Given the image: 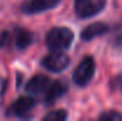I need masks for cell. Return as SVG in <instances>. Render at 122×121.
<instances>
[{
  "instance_id": "1",
  "label": "cell",
  "mask_w": 122,
  "mask_h": 121,
  "mask_svg": "<svg viewBox=\"0 0 122 121\" xmlns=\"http://www.w3.org/2000/svg\"><path fill=\"white\" fill-rule=\"evenodd\" d=\"M75 39V33L65 26L52 27L45 38V44L50 51H65L71 47Z\"/></svg>"
},
{
  "instance_id": "2",
  "label": "cell",
  "mask_w": 122,
  "mask_h": 121,
  "mask_svg": "<svg viewBox=\"0 0 122 121\" xmlns=\"http://www.w3.org/2000/svg\"><path fill=\"white\" fill-rule=\"evenodd\" d=\"M95 70H96V64H95L94 57L92 56L83 57V59L78 63V65L75 68L72 73L74 83L80 88L86 87L94 79Z\"/></svg>"
},
{
  "instance_id": "3",
  "label": "cell",
  "mask_w": 122,
  "mask_h": 121,
  "mask_svg": "<svg viewBox=\"0 0 122 121\" xmlns=\"http://www.w3.org/2000/svg\"><path fill=\"white\" fill-rule=\"evenodd\" d=\"M107 5V0H75V13L81 19L92 18L100 14Z\"/></svg>"
},
{
  "instance_id": "4",
  "label": "cell",
  "mask_w": 122,
  "mask_h": 121,
  "mask_svg": "<svg viewBox=\"0 0 122 121\" xmlns=\"http://www.w3.org/2000/svg\"><path fill=\"white\" fill-rule=\"evenodd\" d=\"M41 67L51 73H62L71 63V59L63 51H51L41 61Z\"/></svg>"
},
{
  "instance_id": "5",
  "label": "cell",
  "mask_w": 122,
  "mask_h": 121,
  "mask_svg": "<svg viewBox=\"0 0 122 121\" xmlns=\"http://www.w3.org/2000/svg\"><path fill=\"white\" fill-rule=\"evenodd\" d=\"M36 103V100L31 96H20L6 109V116L24 118L35 108Z\"/></svg>"
},
{
  "instance_id": "6",
  "label": "cell",
  "mask_w": 122,
  "mask_h": 121,
  "mask_svg": "<svg viewBox=\"0 0 122 121\" xmlns=\"http://www.w3.org/2000/svg\"><path fill=\"white\" fill-rule=\"evenodd\" d=\"M62 0H26L21 4L20 10L24 14L33 16L55 8Z\"/></svg>"
},
{
  "instance_id": "7",
  "label": "cell",
  "mask_w": 122,
  "mask_h": 121,
  "mask_svg": "<svg viewBox=\"0 0 122 121\" xmlns=\"http://www.w3.org/2000/svg\"><path fill=\"white\" fill-rule=\"evenodd\" d=\"M68 84L65 83V81L63 80H56L52 81L50 87L47 88V90L45 91V96H44V103L46 106H51L53 105L58 99L63 97L65 95V93L68 91Z\"/></svg>"
},
{
  "instance_id": "8",
  "label": "cell",
  "mask_w": 122,
  "mask_h": 121,
  "mask_svg": "<svg viewBox=\"0 0 122 121\" xmlns=\"http://www.w3.org/2000/svg\"><path fill=\"white\" fill-rule=\"evenodd\" d=\"M109 31V25L103 21H96L92 24H89L86 27H84L81 31V39L84 42H90V40L98 38L103 35H106Z\"/></svg>"
},
{
  "instance_id": "9",
  "label": "cell",
  "mask_w": 122,
  "mask_h": 121,
  "mask_svg": "<svg viewBox=\"0 0 122 121\" xmlns=\"http://www.w3.org/2000/svg\"><path fill=\"white\" fill-rule=\"evenodd\" d=\"M51 79L46 75H35L33 77H31L27 81L26 85H25V91L29 94H41L45 93L47 90V88L51 84Z\"/></svg>"
},
{
  "instance_id": "10",
  "label": "cell",
  "mask_w": 122,
  "mask_h": 121,
  "mask_svg": "<svg viewBox=\"0 0 122 121\" xmlns=\"http://www.w3.org/2000/svg\"><path fill=\"white\" fill-rule=\"evenodd\" d=\"M14 47L18 50H25L35 42V33L24 27H15L13 31Z\"/></svg>"
},
{
  "instance_id": "11",
  "label": "cell",
  "mask_w": 122,
  "mask_h": 121,
  "mask_svg": "<svg viewBox=\"0 0 122 121\" xmlns=\"http://www.w3.org/2000/svg\"><path fill=\"white\" fill-rule=\"evenodd\" d=\"M69 118V113L65 109H57V110H52L50 113H47L43 120L44 121H63L66 120Z\"/></svg>"
},
{
  "instance_id": "12",
  "label": "cell",
  "mask_w": 122,
  "mask_h": 121,
  "mask_svg": "<svg viewBox=\"0 0 122 121\" xmlns=\"http://www.w3.org/2000/svg\"><path fill=\"white\" fill-rule=\"evenodd\" d=\"M98 120L101 121H121L122 114L116 110H107L98 115Z\"/></svg>"
},
{
  "instance_id": "13",
  "label": "cell",
  "mask_w": 122,
  "mask_h": 121,
  "mask_svg": "<svg viewBox=\"0 0 122 121\" xmlns=\"http://www.w3.org/2000/svg\"><path fill=\"white\" fill-rule=\"evenodd\" d=\"M110 89L113 91H121L122 93V73L116 75L110 81Z\"/></svg>"
},
{
  "instance_id": "14",
  "label": "cell",
  "mask_w": 122,
  "mask_h": 121,
  "mask_svg": "<svg viewBox=\"0 0 122 121\" xmlns=\"http://www.w3.org/2000/svg\"><path fill=\"white\" fill-rule=\"evenodd\" d=\"M10 39V32L5 30H0V49L4 47Z\"/></svg>"
},
{
  "instance_id": "15",
  "label": "cell",
  "mask_w": 122,
  "mask_h": 121,
  "mask_svg": "<svg viewBox=\"0 0 122 121\" xmlns=\"http://www.w3.org/2000/svg\"><path fill=\"white\" fill-rule=\"evenodd\" d=\"M114 46L117 47V49H122V32L115 38V40H114Z\"/></svg>"
},
{
  "instance_id": "16",
  "label": "cell",
  "mask_w": 122,
  "mask_h": 121,
  "mask_svg": "<svg viewBox=\"0 0 122 121\" xmlns=\"http://www.w3.org/2000/svg\"><path fill=\"white\" fill-rule=\"evenodd\" d=\"M1 81H2V80H0V83H1Z\"/></svg>"
}]
</instances>
